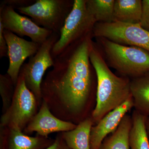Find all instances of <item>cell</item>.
Listing matches in <instances>:
<instances>
[{
	"label": "cell",
	"instance_id": "6da1fadb",
	"mask_svg": "<svg viewBox=\"0 0 149 149\" xmlns=\"http://www.w3.org/2000/svg\"><path fill=\"white\" fill-rule=\"evenodd\" d=\"M93 37L87 35L56 57L41 85L42 100L69 119L84 116L95 91L96 73L90 59Z\"/></svg>",
	"mask_w": 149,
	"mask_h": 149
},
{
	"label": "cell",
	"instance_id": "7a4b0ae2",
	"mask_svg": "<svg viewBox=\"0 0 149 149\" xmlns=\"http://www.w3.org/2000/svg\"><path fill=\"white\" fill-rule=\"evenodd\" d=\"M90 59L97 79L96 104L91 118L94 124L132 97L130 80L118 76L109 67L97 43L92 42Z\"/></svg>",
	"mask_w": 149,
	"mask_h": 149
},
{
	"label": "cell",
	"instance_id": "3957f363",
	"mask_svg": "<svg viewBox=\"0 0 149 149\" xmlns=\"http://www.w3.org/2000/svg\"><path fill=\"white\" fill-rule=\"evenodd\" d=\"M107 64L121 76L133 78L149 72V52L132 46L120 45L104 38H96Z\"/></svg>",
	"mask_w": 149,
	"mask_h": 149
},
{
	"label": "cell",
	"instance_id": "277c9868",
	"mask_svg": "<svg viewBox=\"0 0 149 149\" xmlns=\"http://www.w3.org/2000/svg\"><path fill=\"white\" fill-rule=\"evenodd\" d=\"M96 23L87 8L86 0H74L72 10L53 48L52 54L53 58H55L70 45L93 33Z\"/></svg>",
	"mask_w": 149,
	"mask_h": 149
},
{
	"label": "cell",
	"instance_id": "5b68a950",
	"mask_svg": "<svg viewBox=\"0 0 149 149\" xmlns=\"http://www.w3.org/2000/svg\"><path fill=\"white\" fill-rule=\"evenodd\" d=\"M73 3L74 0H36L32 5L16 10L38 26L60 35Z\"/></svg>",
	"mask_w": 149,
	"mask_h": 149
},
{
	"label": "cell",
	"instance_id": "8992f818",
	"mask_svg": "<svg viewBox=\"0 0 149 149\" xmlns=\"http://www.w3.org/2000/svg\"><path fill=\"white\" fill-rule=\"evenodd\" d=\"M38 102L19 72L10 105L2 116V127H15L24 130L37 114Z\"/></svg>",
	"mask_w": 149,
	"mask_h": 149
},
{
	"label": "cell",
	"instance_id": "52a82bcc",
	"mask_svg": "<svg viewBox=\"0 0 149 149\" xmlns=\"http://www.w3.org/2000/svg\"><path fill=\"white\" fill-rule=\"evenodd\" d=\"M60 35L53 33L41 45L37 53L29 58L28 62L23 64L19 72L23 76L26 86L35 96L39 105L42 101L41 85L43 76L49 68L53 66L54 59L52 56V50Z\"/></svg>",
	"mask_w": 149,
	"mask_h": 149
},
{
	"label": "cell",
	"instance_id": "ba28073f",
	"mask_svg": "<svg viewBox=\"0 0 149 149\" xmlns=\"http://www.w3.org/2000/svg\"><path fill=\"white\" fill-rule=\"evenodd\" d=\"M93 37H102L120 45L138 47L149 52V31L139 23L97 22L93 28Z\"/></svg>",
	"mask_w": 149,
	"mask_h": 149
},
{
	"label": "cell",
	"instance_id": "9c48e42d",
	"mask_svg": "<svg viewBox=\"0 0 149 149\" xmlns=\"http://www.w3.org/2000/svg\"><path fill=\"white\" fill-rule=\"evenodd\" d=\"M0 21L4 29L9 30L19 37L27 36L32 42L42 45L53 32L38 26L31 19L21 15L12 7L0 5Z\"/></svg>",
	"mask_w": 149,
	"mask_h": 149
},
{
	"label": "cell",
	"instance_id": "30bf717a",
	"mask_svg": "<svg viewBox=\"0 0 149 149\" xmlns=\"http://www.w3.org/2000/svg\"><path fill=\"white\" fill-rule=\"evenodd\" d=\"M3 33L8 48L9 62L7 73L15 86L24 61L35 55L41 45L27 41L9 30L4 29Z\"/></svg>",
	"mask_w": 149,
	"mask_h": 149
},
{
	"label": "cell",
	"instance_id": "8fae6325",
	"mask_svg": "<svg viewBox=\"0 0 149 149\" xmlns=\"http://www.w3.org/2000/svg\"><path fill=\"white\" fill-rule=\"evenodd\" d=\"M77 125L54 115L47 102L43 100L39 111L25 127L24 131L26 133L36 132L38 136L48 138L51 133L70 131L76 128Z\"/></svg>",
	"mask_w": 149,
	"mask_h": 149
},
{
	"label": "cell",
	"instance_id": "7c38bea8",
	"mask_svg": "<svg viewBox=\"0 0 149 149\" xmlns=\"http://www.w3.org/2000/svg\"><path fill=\"white\" fill-rule=\"evenodd\" d=\"M133 107V100L131 97L93 125L91 130V149H100L104 139L117 129L123 118Z\"/></svg>",
	"mask_w": 149,
	"mask_h": 149
},
{
	"label": "cell",
	"instance_id": "4fadbf2b",
	"mask_svg": "<svg viewBox=\"0 0 149 149\" xmlns=\"http://www.w3.org/2000/svg\"><path fill=\"white\" fill-rule=\"evenodd\" d=\"M94 122L91 117L78 123L73 130L62 132L63 139L71 149H91V134Z\"/></svg>",
	"mask_w": 149,
	"mask_h": 149
},
{
	"label": "cell",
	"instance_id": "5bb4252c",
	"mask_svg": "<svg viewBox=\"0 0 149 149\" xmlns=\"http://www.w3.org/2000/svg\"><path fill=\"white\" fill-rule=\"evenodd\" d=\"M130 85L135 110L149 117V72L132 78Z\"/></svg>",
	"mask_w": 149,
	"mask_h": 149
},
{
	"label": "cell",
	"instance_id": "9a60e30c",
	"mask_svg": "<svg viewBox=\"0 0 149 149\" xmlns=\"http://www.w3.org/2000/svg\"><path fill=\"white\" fill-rule=\"evenodd\" d=\"M142 10L141 0H115L114 21L131 24L140 23Z\"/></svg>",
	"mask_w": 149,
	"mask_h": 149
},
{
	"label": "cell",
	"instance_id": "2e32d148",
	"mask_svg": "<svg viewBox=\"0 0 149 149\" xmlns=\"http://www.w3.org/2000/svg\"><path fill=\"white\" fill-rule=\"evenodd\" d=\"M132 125V117L127 114L117 129L104 139L100 149H130L129 135Z\"/></svg>",
	"mask_w": 149,
	"mask_h": 149
},
{
	"label": "cell",
	"instance_id": "e0dca14e",
	"mask_svg": "<svg viewBox=\"0 0 149 149\" xmlns=\"http://www.w3.org/2000/svg\"><path fill=\"white\" fill-rule=\"evenodd\" d=\"M6 129V133L8 149H38L47 138L39 136L33 137L27 136L22 130L15 127H4Z\"/></svg>",
	"mask_w": 149,
	"mask_h": 149
},
{
	"label": "cell",
	"instance_id": "ac0fdd59",
	"mask_svg": "<svg viewBox=\"0 0 149 149\" xmlns=\"http://www.w3.org/2000/svg\"><path fill=\"white\" fill-rule=\"evenodd\" d=\"M129 135L130 149H149V137L146 126V116L133 111Z\"/></svg>",
	"mask_w": 149,
	"mask_h": 149
},
{
	"label": "cell",
	"instance_id": "d6986e66",
	"mask_svg": "<svg viewBox=\"0 0 149 149\" xmlns=\"http://www.w3.org/2000/svg\"><path fill=\"white\" fill-rule=\"evenodd\" d=\"M115 0H86V6L97 23L114 21Z\"/></svg>",
	"mask_w": 149,
	"mask_h": 149
},
{
	"label": "cell",
	"instance_id": "ffe728a7",
	"mask_svg": "<svg viewBox=\"0 0 149 149\" xmlns=\"http://www.w3.org/2000/svg\"><path fill=\"white\" fill-rule=\"evenodd\" d=\"M14 86L15 87V85L7 73L1 74L0 93L2 99L3 109L5 111L11 103L15 90Z\"/></svg>",
	"mask_w": 149,
	"mask_h": 149
},
{
	"label": "cell",
	"instance_id": "44dd1931",
	"mask_svg": "<svg viewBox=\"0 0 149 149\" xmlns=\"http://www.w3.org/2000/svg\"><path fill=\"white\" fill-rule=\"evenodd\" d=\"M142 17L140 23L141 27L149 31V0L142 1Z\"/></svg>",
	"mask_w": 149,
	"mask_h": 149
},
{
	"label": "cell",
	"instance_id": "7402d4cb",
	"mask_svg": "<svg viewBox=\"0 0 149 149\" xmlns=\"http://www.w3.org/2000/svg\"><path fill=\"white\" fill-rule=\"evenodd\" d=\"M36 0H5L1 2L6 5L12 7L15 9L19 8L27 7L32 5Z\"/></svg>",
	"mask_w": 149,
	"mask_h": 149
},
{
	"label": "cell",
	"instance_id": "603a6c76",
	"mask_svg": "<svg viewBox=\"0 0 149 149\" xmlns=\"http://www.w3.org/2000/svg\"><path fill=\"white\" fill-rule=\"evenodd\" d=\"M4 28L1 22L0 21V58L8 57V48L3 31Z\"/></svg>",
	"mask_w": 149,
	"mask_h": 149
},
{
	"label": "cell",
	"instance_id": "cb8c5ba5",
	"mask_svg": "<svg viewBox=\"0 0 149 149\" xmlns=\"http://www.w3.org/2000/svg\"><path fill=\"white\" fill-rule=\"evenodd\" d=\"M67 146L61 135V137H58L52 144L45 149H67Z\"/></svg>",
	"mask_w": 149,
	"mask_h": 149
},
{
	"label": "cell",
	"instance_id": "d4e9b609",
	"mask_svg": "<svg viewBox=\"0 0 149 149\" xmlns=\"http://www.w3.org/2000/svg\"><path fill=\"white\" fill-rule=\"evenodd\" d=\"M146 126L147 132H148V135L149 138V117H146Z\"/></svg>",
	"mask_w": 149,
	"mask_h": 149
}]
</instances>
